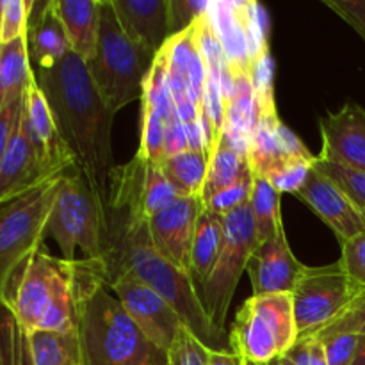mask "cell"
Returning a JSON list of instances; mask_svg holds the SVG:
<instances>
[{
	"mask_svg": "<svg viewBox=\"0 0 365 365\" xmlns=\"http://www.w3.org/2000/svg\"><path fill=\"white\" fill-rule=\"evenodd\" d=\"M32 77L27 34L0 45V109L21 102Z\"/></svg>",
	"mask_w": 365,
	"mask_h": 365,
	"instance_id": "cb8c5ba5",
	"label": "cell"
},
{
	"mask_svg": "<svg viewBox=\"0 0 365 365\" xmlns=\"http://www.w3.org/2000/svg\"><path fill=\"white\" fill-rule=\"evenodd\" d=\"M66 173V171H64ZM64 173L46 178L24 195L0 203V298L11 302L25 264L46 239V227L59 196Z\"/></svg>",
	"mask_w": 365,
	"mask_h": 365,
	"instance_id": "8992f818",
	"label": "cell"
},
{
	"mask_svg": "<svg viewBox=\"0 0 365 365\" xmlns=\"http://www.w3.org/2000/svg\"><path fill=\"white\" fill-rule=\"evenodd\" d=\"M56 175L61 173L48 170L36 146L24 109L20 127L0 153V203L24 195Z\"/></svg>",
	"mask_w": 365,
	"mask_h": 365,
	"instance_id": "2e32d148",
	"label": "cell"
},
{
	"mask_svg": "<svg viewBox=\"0 0 365 365\" xmlns=\"http://www.w3.org/2000/svg\"><path fill=\"white\" fill-rule=\"evenodd\" d=\"M209 365H245L241 356L235 353L225 351H210V364Z\"/></svg>",
	"mask_w": 365,
	"mask_h": 365,
	"instance_id": "60d3db41",
	"label": "cell"
},
{
	"mask_svg": "<svg viewBox=\"0 0 365 365\" xmlns=\"http://www.w3.org/2000/svg\"><path fill=\"white\" fill-rule=\"evenodd\" d=\"M106 214L102 259L106 282L121 273H132L170 302L187 330L210 351L234 353L230 334L217 330L209 319L191 274L175 267L153 248L148 223H135L123 210L109 205Z\"/></svg>",
	"mask_w": 365,
	"mask_h": 365,
	"instance_id": "7a4b0ae2",
	"label": "cell"
},
{
	"mask_svg": "<svg viewBox=\"0 0 365 365\" xmlns=\"http://www.w3.org/2000/svg\"><path fill=\"white\" fill-rule=\"evenodd\" d=\"M106 284L146 337L163 351H170L178 334L187 328L171 303L132 273L118 274Z\"/></svg>",
	"mask_w": 365,
	"mask_h": 365,
	"instance_id": "4fadbf2b",
	"label": "cell"
},
{
	"mask_svg": "<svg viewBox=\"0 0 365 365\" xmlns=\"http://www.w3.org/2000/svg\"><path fill=\"white\" fill-rule=\"evenodd\" d=\"M178 200V195L160 171L159 164L135 153L123 166H116L109 180L106 205L121 209L135 223H148L160 210Z\"/></svg>",
	"mask_w": 365,
	"mask_h": 365,
	"instance_id": "7c38bea8",
	"label": "cell"
},
{
	"mask_svg": "<svg viewBox=\"0 0 365 365\" xmlns=\"http://www.w3.org/2000/svg\"><path fill=\"white\" fill-rule=\"evenodd\" d=\"M253 175V189L250 196V209L255 221L257 241L259 245L269 241L280 230H284V221L280 212L282 192L266 178Z\"/></svg>",
	"mask_w": 365,
	"mask_h": 365,
	"instance_id": "83f0119b",
	"label": "cell"
},
{
	"mask_svg": "<svg viewBox=\"0 0 365 365\" xmlns=\"http://www.w3.org/2000/svg\"><path fill=\"white\" fill-rule=\"evenodd\" d=\"M324 6L351 25L365 41V0H324Z\"/></svg>",
	"mask_w": 365,
	"mask_h": 365,
	"instance_id": "74e56055",
	"label": "cell"
},
{
	"mask_svg": "<svg viewBox=\"0 0 365 365\" xmlns=\"http://www.w3.org/2000/svg\"><path fill=\"white\" fill-rule=\"evenodd\" d=\"M253 189V175L250 173L248 177L241 178L237 184L230 185L228 189H223L221 192L214 195L207 202H203V207L212 212L220 214V216H227V214L234 212V210L241 209L242 205L250 203V196H252Z\"/></svg>",
	"mask_w": 365,
	"mask_h": 365,
	"instance_id": "d6a6232c",
	"label": "cell"
},
{
	"mask_svg": "<svg viewBox=\"0 0 365 365\" xmlns=\"http://www.w3.org/2000/svg\"><path fill=\"white\" fill-rule=\"evenodd\" d=\"M71 52L84 63L93 59L98 41V0H56Z\"/></svg>",
	"mask_w": 365,
	"mask_h": 365,
	"instance_id": "7402d4cb",
	"label": "cell"
},
{
	"mask_svg": "<svg viewBox=\"0 0 365 365\" xmlns=\"http://www.w3.org/2000/svg\"><path fill=\"white\" fill-rule=\"evenodd\" d=\"M223 246V216L203 207L191 248V278L196 289L209 280Z\"/></svg>",
	"mask_w": 365,
	"mask_h": 365,
	"instance_id": "d4e9b609",
	"label": "cell"
},
{
	"mask_svg": "<svg viewBox=\"0 0 365 365\" xmlns=\"http://www.w3.org/2000/svg\"><path fill=\"white\" fill-rule=\"evenodd\" d=\"M252 173L269 180L280 192L302 189L316 157L302 139L278 118L277 110L257 114V125L246 150Z\"/></svg>",
	"mask_w": 365,
	"mask_h": 365,
	"instance_id": "9c48e42d",
	"label": "cell"
},
{
	"mask_svg": "<svg viewBox=\"0 0 365 365\" xmlns=\"http://www.w3.org/2000/svg\"><path fill=\"white\" fill-rule=\"evenodd\" d=\"M257 246L259 241L250 203L223 216L221 253L209 280L198 289L203 309L217 330L227 331V314L232 298Z\"/></svg>",
	"mask_w": 365,
	"mask_h": 365,
	"instance_id": "30bf717a",
	"label": "cell"
},
{
	"mask_svg": "<svg viewBox=\"0 0 365 365\" xmlns=\"http://www.w3.org/2000/svg\"><path fill=\"white\" fill-rule=\"evenodd\" d=\"M359 291L339 260L330 266H305L291 292L298 339L316 337L324 327L337 319Z\"/></svg>",
	"mask_w": 365,
	"mask_h": 365,
	"instance_id": "8fae6325",
	"label": "cell"
},
{
	"mask_svg": "<svg viewBox=\"0 0 365 365\" xmlns=\"http://www.w3.org/2000/svg\"><path fill=\"white\" fill-rule=\"evenodd\" d=\"M78 335L86 365H168V353L146 337L107 285L89 298Z\"/></svg>",
	"mask_w": 365,
	"mask_h": 365,
	"instance_id": "277c9868",
	"label": "cell"
},
{
	"mask_svg": "<svg viewBox=\"0 0 365 365\" xmlns=\"http://www.w3.org/2000/svg\"><path fill=\"white\" fill-rule=\"evenodd\" d=\"M303 269L305 264L294 257L284 228L273 239L257 246L250 257L246 271L252 282V296L291 294Z\"/></svg>",
	"mask_w": 365,
	"mask_h": 365,
	"instance_id": "ac0fdd59",
	"label": "cell"
},
{
	"mask_svg": "<svg viewBox=\"0 0 365 365\" xmlns=\"http://www.w3.org/2000/svg\"><path fill=\"white\" fill-rule=\"evenodd\" d=\"M342 242L365 234V212L330 177L312 166L305 184L296 192Z\"/></svg>",
	"mask_w": 365,
	"mask_h": 365,
	"instance_id": "5bb4252c",
	"label": "cell"
},
{
	"mask_svg": "<svg viewBox=\"0 0 365 365\" xmlns=\"http://www.w3.org/2000/svg\"><path fill=\"white\" fill-rule=\"evenodd\" d=\"M106 225V202L89 185L81 168H70L63 177L46 237L56 239L63 259L77 260L75 252L81 250L84 259L102 260Z\"/></svg>",
	"mask_w": 365,
	"mask_h": 365,
	"instance_id": "52a82bcc",
	"label": "cell"
},
{
	"mask_svg": "<svg viewBox=\"0 0 365 365\" xmlns=\"http://www.w3.org/2000/svg\"><path fill=\"white\" fill-rule=\"evenodd\" d=\"M321 159L365 173V109L346 102L337 113L319 120Z\"/></svg>",
	"mask_w": 365,
	"mask_h": 365,
	"instance_id": "e0dca14e",
	"label": "cell"
},
{
	"mask_svg": "<svg viewBox=\"0 0 365 365\" xmlns=\"http://www.w3.org/2000/svg\"><path fill=\"white\" fill-rule=\"evenodd\" d=\"M245 365H255V364H245ZM266 365H292V364H291V360L287 359V356H282V359L274 360V362L266 364Z\"/></svg>",
	"mask_w": 365,
	"mask_h": 365,
	"instance_id": "7bdbcfd3",
	"label": "cell"
},
{
	"mask_svg": "<svg viewBox=\"0 0 365 365\" xmlns=\"http://www.w3.org/2000/svg\"><path fill=\"white\" fill-rule=\"evenodd\" d=\"M159 168L178 198H202L209 175V152L185 150L160 160Z\"/></svg>",
	"mask_w": 365,
	"mask_h": 365,
	"instance_id": "484cf974",
	"label": "cell"
},
{
	"mask_svg": "<svg viewBox=\"0 0 365 365\" xmlns=\"http://www.w3.org/2000/svg\"><path fill=\"white\" fill-rule=\"evenodd\" d=\"M212 7L207 0H170V34L171 38L184 34Z\"/></svg>",
	"mask_w": 365,
	"mask_h": 365,
	"instance_id": "836d02e7",
	"label": "cell"
},
{
	"mask_svg": "<svg viewBox=\"0 0 365 365\" xmlns=\"http://www.w3.org/2000/svg\"><path fill=\"white\" fill-rule=\"evenodd\" d=\"M351 365H365V334L360 335L359 348H356V355Z\"/></svg>",
	"mask_w": 365,
	"mask_h": 365,
	"instance_id": "b9f144b4",
	"label": "cell"
},
{
	"mask_svg": "<svg viewBox=\"0 0 365 365\" xmlns=\"http://www.w3.org/2000/svg\"><path fill=\"white\" fill-rule=\"evenodd\" d=\"M285 356L292 365H328L324 344L317 337L298 339Z\"/></svg>",
	"mask_w": 365,
	"mask_h": 365,
	"instance_id": "8d00e7d4",
	"label": "cell"
},
{
	"mask_svg": "<svg viewBox=\"0 0 365 365\" xmlns=\"http://www.w3.org/2000/svg\"><path fill=\"white\" fill-rule=\"evenodd\" d=\"M27 335L34 365H86L78 334L32 331Z\"/></svg>",
	"mask_w": 365,
	"mask_h": 365,
	"instance_id": "4316f807",
	"label": "cell"
},
{
	"mask_svg": "<svg viewBox=\"0 0 365 365\" xmlns=\"http://www.w3.org/2000/svg\"><path fill=\"white\" fill-rule=\"evenodd\" d=\"M31 0H2L0 2V45L27 34Z\"/></svg>",
	"mask_w": 365,
	"mask_h": 365,
	"instance_id": "f546056e",
	"label": "cell"
},
{
	"mask_svg": "<svg viewBox=\"0 0 365 365\" xmlns=\"http://www.w3.org/2000/svg\"><path fill=\"white\" fill-rule=\"evenodd\" d=\"M341 334H365V289L359 291V294L351 299V303L339 314L337 319L324 327L316 337L327 339Z\"/></svg>",
	"mask_w": 365,
	"mask_h": 365,
	"instance_id": "4dcf8cb0",
	"label": "cell"
},
{
	"mask_svg": "<svg viewBox=\"0 0 365 365\" xmlns=\"http://www.w3.org/2000/svg\"><path fill=\"white\" fill-rule=\"evenodd\" d=\"M18 365H34L29 335L20 328V348H18Z\"/></svg>",
	"mask_w": 365,
	"mask_h": 365,
	"instance_id": "ab89813d",
	"label": "cell"
},
{
	"mask_svg": "<svg viewBox=\"0 0 365 365\" xmlns=\"http://www.w3.org/2000/svg\"><path fill=\"white\" fill-rule=\"evenodd\" d=\"M157 56L135 45L121 27L110 0H98V41L86 63L91 81L114 114L143 98Z\"/></svg>",
	"mask_w": 365,
	"mask_h": 365,
	"instance_id": "5b68a950",
	"label": "cell"
},
{
	"mask_svg": "<svg viewBox=\"0 0 365 365\" xmlns=\"http://www.w3.org/2000/svg\"><path fill=\"white\" fill-rule=\"evenodd\" d=\"M252 173L248 157L221 132L209 148V175L203 187L202 202L237 184L241 178Z\"/></svg>",
	"mask_w": 365,
	"mask_h": 365,
	"instance_id": "603a6c76",
	"label": "cell"
},
{
	"mask_svg": "<svg viewBox=\"0 0 365 365\" xmlns=\"http://www.w3.org/2000/svg\"><path fill=\"white\" fill-rule=\"evenodd\" d=\"M202 209V198H178L173 205L148 220V232L153 248L163 259L189 274H191L192 239Z\"/></svg>",
	"mask_w": 365,
	"mask_h": 365,
	"instance_id": "9a60e30c",
	"label": "cell"
},
{
	"mask_svg": "<svg viewBox=\"0 0 365 365\" xmlns=\"http://www.w3.org/2000/svg\"><path fill=\"white\" fill-rule=\"evenodd\" d=\"M319 341H323L324 344L328 365H351L356 355V348H359L360 335L341 334L319 339Z\"/></svg>",
	"mask_w": 365,
	"mask_h": 365,
	"instance_id": "d590c367",
	"label": "cell"
},
{
	"mask_svg": "<svg viewBox=\"0 0 365 365\" xmlns=\"http://www.w3.org/2000/svg\"><path fill=\"white\" fill-rule=\"evenodd\" d=\"M125 34L157 56L171 39L170 0H110Z\"/></svg>",
	"mask_w": 365,
	"mask_h": 365,
	"instance_id": "d6986e66",
	"label": "cell"
},
{
	"mask_svg": "<svg viewBox=\"0 0 365 365\" xmlns=\"http://www.w3.org/2000/svg\"><path fill=\"white\" fill-rule=\"evenodd\" d=\"M291 294L252 296L232 323V349L245 364L266 365L282 359L298 342Z\"/></svg>",
	"mask_w": 365,
	"mask_h": 365,
	"instance_id": "ba28073f",
	"label": "cell"
},
{
	"mask_svg": "<svg viewBox=\"0 0 365 365\" xmlns=\"http://www.w3.org/2000/svg\"><path fill=\"white\" fill-rule=\"evenodd\" d=\"M210 349L202 344L198 337L191 334L187 328L178 334L177 341L168 351V365H209Z\"/></svg>",
	"mask_w": 365,
	"mask_h": 365,
	"instance_id": "1f68e13d",
	"label": "cell"
},
{
	"mask_svg": "<svg viewBox=\"0 0 365 365\" xmlns=\"http://www.w3.org/2000/svg\"><path fill=\"white\" fill-rule=\"evenodd\" d=\"M24 109L27 114L32 138L48 170L52 173H64L70 168L77 166L73 153L70 152L57 130L48 100L36 82V77H32V81L29 82L27 91L24 95Z\"/></svg>",
	"mask_w": 365,
	"mask_h": 365,
	"instance_id": "ffe728a7",
	"label": "cell"
},
{
	"mask_svg": "<svg viewBox=\"0 0 365 365\" xmlns=\"http://www.w3.org/2000/svg\"><path fill=\"white\" fill-rule=\"evenodd\" d=\"M102 285H107L102 260H66L41 248L25 264L4 307L27 334H78L82 312Z\"/></svg>",
	"mask_w": 365,
	"mask_h": 365,
	"instance_id": "3957f363",
	"label": "cell"
},
{
	"mask_svg": "<svg viewBox=\"0 0 365 365\" xmlns=\"http://www.w3.org/2000/svg\"><path fill=\"white\" fill-rule=\"evenodd\" d=\"M314 166H316L321 173L330 177L339 187L344 189V191L351 196L353 202L365 212V173L351 170V168L341 166V164L328 163V160L321 159L319 155L314 160Z\"/></svg>",
	"mask_w": 365,
	"mask_h": 365,
	"instance_id": "f1b7e54d",
	"label": "cell"
},
{
	"mask_svg": "<svg viewBox=\"0 0 365 365\" xmlns=\"http://www.w3.org/2000/svg\"><path fill=\"white\" fill-rule=\"evenodd\" d=\"M339 262H341L342 269L348 274L349 280L360 291L365 289V234L342 242Z\"/></svg>",
	"mask_w": 365,
	"mask_h": 365,
	"instance_id": "e575fe53",
	"label": "cell"
},
{
	"mask_svg": "<svg viewBox=\"0 0 365 365\" xmlns=\"http://www.w3.org/2000/svg\"><path fill=\"white\" fill-rule=\"evenodd\" d=\"M21 110H24V100L14 103V106L0 109V153L4 152L7 143L11 141L14 132H16L18 127H20Z\"/></svg>",
	"mask_w": 365,
	"mask_h": 365,
	"instance_id": "f35d334b",
	"label": "cell"
},
{
	"mask_svg": "<svg viewBox=\"0 0 365 365\" xmlns=\"http://www.w3.org/2000/svg\"><path fill=\"white\" fill-rule=\"evenodd\" d=\"M27 43L31 63L36 68H48L71 52L66 31L56 9V0L34 2L31 0Z\"/></svg>",
	"mask_w": 365,
	"mask_h": 365,
	"instance_id": "44dd1931",
	"label": "cell"
},
{
	"mask_svg": "<svg viewBox=\"0 0 365 365\" xmlns=\"http://www.w3.org/2000/svg\"><path fill=\"white\" fill-rule=\"evenodd\" d=\"M36 82L45 93L61 138L89 185L107 202L109 180L116 170L113 157V121L84 61L73 52L48 68H36Z\"/></svg>",
	"mask_w": 365,
	"mask_h": 365,
	"instance_id": "6da1fadb",
	"label": "cell"
}]
</instances>
